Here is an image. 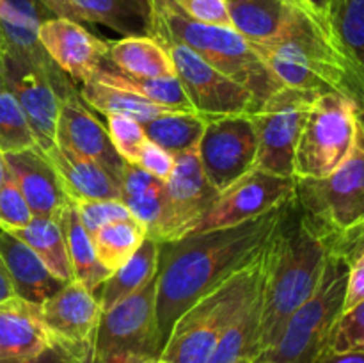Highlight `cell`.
<instances>
[{
	"label": "cell",
	"mask_w": 364,
	"mask_h": 363,
	"mask_svg": "<svg viewBox=\"0 0 364 363\" xmlns=\"http://www.w3.org/2000/svg\"><path fill=\"white\" fill-rule=\"evenodd\" d=\"M148 6L146 36L159 43L173 41L185 45L210 66L244 85L258 105L284 88L255 46L235 28L192 20L171 0H148Z\"/></svg>",
	"instance_id": "cell-4"
},
{
	"label": "cell",
	"mask_w": 364,
	"mask_h": 363,
	"mask_svg": "<svg viewBox=\"0 0 364 363\" xmlns=\"http://www.w3.org/2000/svg\"><path fill=\"white\" fill-rule=\"evenodd\" d=\"M32 217L34 216H32L20 187L7 171L6 180L0 187V230H20L31 223Z\"/></svg>",
	"instance_id": "cell-41"
},
{
	"label": "cell",
	"mask_w": 364,
	"mask_h": 363,
	"mask_svg": "<svg viewBox=\"0 0 364 363\" xmlns=\"http://www.w3.org/2000/svg\"><path fill=\"white\" fill-rule=\"evenodd\" d=\"M224 4L231 27L249 43L269 41L279 36L295 13L283 0H224Z\"/></svg>",
	"instance_id": "cell-27"
},
{
	"label": "cell",
	"mask_w": 364,
	"mask_h": 363,
	"mask_svg": "<svg viewBox=\"0 0 364 363\" xmlns=\"http://www.w3.org/2000/svg\"><path fill=\"white\" fill-rule=\"evenodd\" d=\"M34 146L38 144L23 109L0 71V152L18 153Z\"/></svg>",
	"instance_id": "cell-36"
},
{
	"label": "cell",
	"mask_w": 364,
	"mask_h": 363,
	"mask_svg": "<svg viewBox=\"0 0 364 363\" xmlns=\"http://www.w3.org/2000/svg\"><path fill=\"white\" fill-rule=\"evenodd\" d=\"M167 184L171 205V221L167 241H178L194 233L199 221L212 209L219 191L213 187L203 171L198 148L174 155V169Z\"/></svg>",
	"instance_id": "cell-17"
},
{
	"label": "cell",
	"mask_w": 364,
	"mask_h": 363,
	"mask_svg": "<svg viewBox=\"0 0 364 363\" xmlns=\"http://www.w3.org/2000/svg\"><path fill=\"white\" fill-rule=\"evenodd\" d=\"M233 363H252V359L244 358V359H237V362H233Z\"/></svg>",
	"instance_id": "cell-52"
},
{
	"label": "cell",
	"mask_w": 364,
	"mask_h": 363,
	"mask_svg": "<svg viewBox=\"0 0 364 363\" xmlns=\"http://www.w3.org/2000/svg\"><path fill=\"white\" fill-rule=\"evenodd\" d=\"M135 166L142 167L144 171L151 173L153 177L167 182L174 169V155L167 152V149L160 148V146L155 144V142L146 139V142L141 148V153H139V159Z\"/></svg>",
	"instance_id": "cell-43"
},
{
	"label": "cell",
	"mask_w": 364,
	"mask_h": 363,
	"mask_svg": "<svg viewBox=\"0 0 364 363\" xmlns=\"http://www.w3.org/2000/svg\"><path fill=\"white\" fill-rule=\"evenodd\" d=\"M320 93L281 88L251 112L258 137L256 169L294 178V157L313 100Z\"/></svg>",
	"instance_id": "cell-11"
},
{
	"label": "cell",
	"mask_w": 364,
	"mask_h": 363,
	"mask_svg": "<svg viewBox=\"0 0 364 363\" xmlns=\"http://www.w3.org/2000/svg\"><path fill=\"white\" fill-rule=\"evenodd\" d=\"M9 233L25 242L60 281L64 283L75 281L59 221L48 219V217H32L27 226L13 230Z\"/></svg>",
	"instance_id": "cell-31"
},
{
	"label": "cell",
	"mask_w": 364,
	"mask_h": 363,
	"mask_svg": "<svg viewBox=\"0 0 364 363\" xmlns=\"http://www.w3.org/2000/svg\"><path fill=\"white\" fill-rule=\"evenodd\" d=\"M283 2L287 4V6L294 7V9L299 11V13H302V14H306V16H309L313 21H315V23H318V21L315 20V16H313V14H311V11H309V7L304 4V0H283ZM318 27H320V25H318ZM320 28H322V27H320ZM322 31H323V28H322ZM323 32H326V31H323ZM334 46H336V45H334Z\"/></svg>",
	"instance_id": "cell-48"
},
{
	"label": "cell",
	"mask_w": 364,
	"mask_h": 363,
	"mask_svg": "<svg viewBox=\"0 0 364 363\" xmlns=\"http://www.w3.org/2000/svg\"><path fill=\"white\" fill-rule=\"evenodd\" d=\"M141 363H167V362H164L162 358H151V359H146V362H141Z\"/></svg>",
	"instance_id": "cell-50"
},
{
	"label": "cell",
	"mask_w": 364,
	"mask_h": 363,
	"mask_svg": "<svg viewBox=\"0 0 364 363\" xmlns=\"http://www.w3.org/2000/svg\"><path fill=\"white\" fill-rule=\"evenodd\" d=\"M48 347L39 305L18 295L0 302V363L28 362Z\"/></svg>",
	"instance_id": "cell-22"
},
{
	"label": "cell",
	"mask_w": 364,
	"mask_h": 363,
	"mask_svg": "<svg viewBox=\"0 0 364 363\" xmlns=\"http://www.w3.org/2000/svg\"><path fill=\"white\" fill-rule=\"evenodd\" d=\"M14 288L13 283H11L9 273L6 269V263H4L2 256H0V302L7 301V299L14 298Z\"/></svg>",
	"instance_id": "cell-46"
},
{
	"label": "cell",
	"mask_w": 364,
	"mask_h": 363,
	"mask_svg": "<svg viewBox=\"0 0 364 363\" xmlns=\"http://www.w3.org/2000/svg\"><path fill=\"white\" fill-rule=\"evenodd\" d=\"M348 265L331 253L315 294L287 320L279 338L252 363H315L327 349L334 322L343 312Z\"/></svg>",
	"instance_id": "cell-6"
},
{
	"label": "cell",
	"mask_w": 364,
	"mask_h": 363,
	"mask_svg": "<svg viewBox=\"0 0 364 363\" xmlns=\"http://www.w3.org/2000/svg\"><path fill=\"white\" fill-rule=\"evenodd\" d=\"M294 203L316 228L334 238L364 217V132L359 123L347 159L323 178L295 180Z\"/></svg>",
	"instance_id": "cell-7"
},
{
	"label": "cell",
	"mask_w": 364,
	"mask_h": 363,
	"mask_svg": "<svg viewBox=\"0 0 364 363\" xmlns=\"http://www.w3.org/2000/svg\"><path fill=\"white\" fill-rule=\"evenodd\" d=\"M75 203V201H73ZM78 217L87 230V233L95 235L100 228L107 226L116 221L130 219L132 214L121 199H91V201H77Z\"/></svg>",
	"instance_id": "cell-40"
},
{
	"label": "cell",
	"mask_w": 364,
	"mask_h": 363,
	"mask_svg": "<svg viewBox=\"0 0 364 363\" xmlns=\"http://www.w3.org/2000/svg\"><path fill=\"white\" fill-rule=\"evenodd\" d=\"M329 27L336 48L364 78V0H334Z\"/></svg>",
	"instance_id": "cell-34"
},
{
	"label": "cell",
	"mask_w": 364,
	"mask_h": 363,
	"mask_svg": "<svg viewBox=\"0 0 364 363\" xmlns=\"http://www.w3.org/2000/svg\"><path fill=\"white\" fill-rule=\"evenodd\" d=\"M359 107L340 93H320L306 116L294 157V178H323L350 153Z\"/></svg>",
	"instance_id": "cell-8"
},
{
	"label": "cell",
	"mask_w": 364,
	"mask_h": 363,
	"mask_svg": "<svg viewBox=\"0 0 364 363\" xmlns=\"http://www.w3.org/2000/svg\"><path fill=\"white\" fill-rule=\"evenodd\" d=\"M263 281L251 299L238 310L224 330L210 363H233L237 359H255L259 354V330L263 313Z\"/></svg>",
	"instance_id": "cell-28"
},
{
	"label": "cell",
	"mask_w": 364,
	"mask_h": 363,
	"mask_svg": "<svg viewBox=\"0 0 364 363\" xmlns=\"http://www.w3.org/2000/svg\"><path fill=\"white\" fill-rule=\"evenodd\" d=\"M146 237L148 235H146L144 226L130 217V219L116 221V223L100 228L92 235V244H95L100 263L107 270L114 273L137 251Z\"/></svg>",
	"instance_id": "cell-35"
},
{
	"label": "cell",
	"mask_w": 364,
	"mask_h": 363,
	"mask_svg": "<svg viewBox=\"0 0 364 363\" xmlns=\"http://www.w3.org/2000/svg\"><path fill=\"white\" fill-rule=\"evenodd\" d=\"M0 71L23 109L38 148L55 142L60 96L73 91L63 70H45L34 64L0 57Z\"/></svg>",
	"instance_id": "cell-14"
},
{
	"label": "cell",
	"mask_w": 364,
	"mask_h": 363,
	"mask_svg": "<svg viewBox=\"0 0 364 363\" xmlns=\"http://www.w3.org/2000/svg\"><path fill=\"white\" fill-rule=\"evenodd\" d=\"M327 351L364 352V301L341 312L331 331Z\"/></svg>",
	"instance_id": "cell-38"
},
{
	"label": "cell",
	"mask_w": 364,
	"mask_h": 363,
	"mask_svg": "<svg viewBox=\"0 0 364 363\" xmlns=\"http://www.w3.org/2000/svg\"><path fill=\"white\" fill-rule=\"evenodd\" d=\"M4 159L32 216L59 221L71 199L43 149L34 146L18 153H4Z\"/></svg>",
	"instance_id": "cell-19"
},
{
	"label": "cell",
	"mask_w": 364,
	"mask_h": 363,
	"mask_svg": "<svg viewBox=\"0 0 364 363\" xmlns=\"http://www.w3.org/2000/svg\"><path fill=\"white\" fill-rule=\"evenodd\" d=\"M78 93H80L82 102H85L98 112L105 114V116H110V114L127 116L139 121L141 125L169 110L155 105L153 102L142 98L141 95L130 91V89L107 84V82L98 80V78H91V80L84 82Z\"/></svg>",
	"instance_id": "cell-30"
},
{
	"label": "cell",
	"mask_w": 364,
	"mask_h": 363,
	"mask_svg": "<svg viewBox=\"0 0 364 363\" xmlns=\"http://www.w3.org/2000/svg\"><path fill=\"white\" fill-rule=\"evenodd\" d=\"M102 313L96 292L85 288L80 281H70L39 305L48 345L66 363H95Z\"/></svg>",
	"instance_id": "cell-10"
},
{
	"label": "cell",
	"mask_w": 364,
	"mask_h": 363,
	"mask_svg": "<svg viewBox=\"0 0 364 363\" xmlns=\"http://www.w3.org/2000/svg\"><path fill=\"white\" fill-rule=\"evenodd\" d=\"M174 64L176 78L180 80L185 95L192 107L201 116H228V114H251L258 109L255 96L219 71L210 66L205 59L173 41H162Z\"/></svg>",
	"instance_id": "cell-13"
},
{
	"label": "cell",
	"mask_w": 364,
	"mask_h": 363,
	"mask_svg": "<svg viewBox=\"0 0 364 363\" xmlns=\"http://www.w3.org/2000/svg\"><path fill=\"white\" fill-rule=\"evenodd\" d=\"M295 196V178L251 169L219 192L212 209L205 214L194 233L219 230L263 216Z\"/></svg>",
	"instance_id": "cell-15"
},
{
	"label": "cell",
	"mask_w": 364,
	"mask_h": 363,
	"mask_svg": "<svg viewBox=\"0 0 364 363\" xmlns=\"http://www.w3.org/2000/svg\"><path fill=\"white\" fill-rule=\"evenodd\" d=\"M315 363H364V352L323 351Z\"/></svg>",
	"instance_id": "cell-45"
},
{
	"label": "cell",
	"mask_w": 364,
	"mask_h": 363,
	"mask_svg": "<svg viewBox=\"0 0 364 363\" xmlns=\"http://www.w3.org/2000/svg\"><path fill=\"white\" fill-rule=\"evenodd\" d=\"M160 248H162V242L146 237L137 251L119 269H116L107 278L105 283L100 287L102 288L100 302H102L103 312L144 288L156 276L160 263Z\"/></svg>",
	"instance_id": "cell-26"
},
{
	"label": "cell",
	"mask_w": 364,
	"mask_h": 363,
	"mask_svg": "<svg viewBox=\"0 0 364 363\" xmlns=\"http://www.w3.org/2000/svg\"><path fill=\"white\" fill-rule=\"evenodd\" d=\"M267 249L231 274L178 317L160 358L167 363H210L228 324L255 295L265 278Z\"/></svg>",
	"instance_id": "cell-5"
},
{
	"label": "cell",
	"mask_w": 364,
	"mask_h": 363,
	"mask_svg": "<svg viewBox=\"0 0 364 363\" xmlns=\"http://www.w3.org/2000/svg\"><path fill=\"white\" fill-rule=\"evenodd\" d=\"M39 41L50 59L77 82L91 80L109 59V43L66 18H46L39 25Z\"/></svg>",
	"instance_id": "cell-16"
},
{
	"label": "cell",
	"mask_w": 364,
	"mask_h": 363,
	"mask_svg": "<svg viewBox=\"0 0 364 363\" xmlns=\"http://www.w3.org/2000/svg\"><path fill=\"white\" fill-rule=\"evenodd\" d=\"M7 177V166H6V159H4V153L0 152V187H2L4 180Z\"/></svg>",
	"instance_id": "cell-49"
},
{
	"label": "cell",
	"mask_w": 364,
	"mask_h": 363,
	"mask_svg": "<svg viewBox=\"0 0 364 363\" xmlns=\"http://www.w3.org/2000/svg\"><path fill=\"white\" fill-rule=\"evenodd\" d=\"M333 2L334 0H304V4L309 7V11H311V14L315 16V20L318 21V25L326 31V34L329 36V38H331L329 18H331V9H333ZM331 41H333V38H331Z\"/></svg>",
	"instance_id": "cell-44"
},
{
	"label": "cell",
	"mask_w": 364,
	"mask_h": 363,
	"mask_svg": "<svg viewBox=\"0 0 364 363\" xmlns=\"http://www.w3.org/2000/svg\"><path fill=\"white\" fill-rule=\"evenodd\" d=\"M55 142L95 160L121 182L124 160L114 148L105 125L100 123L95 114L87 110L77 89L60 96Z\"/></svg>",
	"instance_id": "cell-18"
},
{
	"label": "cell",
	"mask_w": 364,
	"mask_h": 363,
	"mask_svg": "<svg viewBox=\"0 0 364 363\" xmlns=\"http://www.w3.org/2000/svg\"><path fill=\"white\" fill-rule=\"evenodd\" d=\"M251 45L287 88L340 93L364 107V78L306 14L295 11L279 36Z\"/></svg>",
	"instance_id": "cell-3"
},
{
	"label": "cell",
	"mask_w": 364,
	"mask_h": 363,
	"mask_svg": "<svg viewBox=\"0 0 364 363\" xmlns=\"http://www.w3.org/2000/svg\"><path fill=\"white\" fill-rule=\"evenodd\" d=\"M23 363H66V362H64V359L60 358L52 347H48L46 351H43L41 354H38L36 358L28 359V362H23Z\"/></svg>",
	"instance_id": "cell-47"
},
{
	"label": "cell",
	"mask_w": 364,
	"mask_h": 363,
	"mask_svg": "<svg viewBox=\"0 0 364 363\" xmlns=\"http://www.w3.org/2000/svg\"><path fill=\"white\" fill-rule=\"evenodd\" d=\"M288 203L235 226L162 242L156 273V319L164 344L181 313L262 253Z\"/></svg>",
	"instance_id": "cell-1"
},
{
	"label": "cell",
	"mask_w": 364,
	"mask_h": 363,
	"mask_svg": "<svg viewBox=\"0 0 364 363\" xmlns=\"http://www.w3.org/2000/svg\"><path fill=\"white\" fill-rule=\"evenodd\" d=\"M114 70L139 78L176 77L174 64L167 50L146 34L124 36L109 43V59Z\"/></svg>",
	"instance_id": "cell-25"
},
{
	"label": "cell",
	"mask_w": 364,
	"mask_h": 363,
	"mask_svg": "<svg viewBox=\"0 0 364 363\" xmlns=\"http://www.w3.org/2000/svg\"><path fill=\"white\" fill-rule=\"evenodd\" d=\"M0 256L9 273L14 294L25 301L41 305L66 285L25 242L9 231L0 230Z\"/></svg>",
	"instance_id": "cell-24"
},
{
	"label": "cell",
	"mask_w": 364,
	"mask_h": 363,
	"mask_svg": "<svg viewBox=\"0 0 364 363\" xmlns=\"http://www.w3.org/2000/svg\"><path fill=\"white\" fill-rule=\"evenodd\" d=\"M171 2L192 20L208 25H219V27H231L230 14H228L224 0H171Z\"/></svg>",
	"instance_id": "cell-42"
},
{
	"label": "cell",
	"mask_w": 364,
	"mask_h": 363,
	"mask_svg": "<svg viewBox=\"0 0 364 363\" xmlns=\"http://www.w3.org/2000/svg\"><path fill=\"white\" fill-rule=\"evenodd\" d=\"M2 2H4V0H0V7H2Z\"/></svg>",
	"instance_id": "cell-54"
},
{
	"label": "cell",
	"mask_w": 364,
	"mask_h": 363,
	"mask_svg": "<svg viewBox=\"0 0 364 363\" xmlns=\"http://www.w3.org/2000/svg\"><path fill=\"white\" fill-rule=\"evenodd\" d=\"M164 338L156 319V276L102 313L95 363H141L162 354Z\"/></svg>",
	"instance_id": "cell-9"
},
{
	"label": "cell",
	"mask_w": 364,
	"mask_h": 363,
	"mask_svg": "<svg viewBox=\"0 0 364 363\" xmlns=\"http://www.w3.org/2000/svg\"><path fill=\"white\" fill-rule=\"evenodd\" d=\"M331 241L294 199L288 203L267 249L259 352L274 345L287 320L315 294L331 255Z\"/></svg>",
	"instance_id": "cell-2"
},
{
	"label": "cell",
	"mask_w": 364,
	"mask_h": 363,
	"mask_svg": "<svg viewBox=\"0 0 364 363\" xmlns=\"http://www.w3.org/2000/svg\"><path fill=\"white\" fill-rule=\"evenodd\" d=\"M121 201L132 217L144 226L146 235L159 242L167 241L171 205L167 184L135 164L124 162L119 182Z\"/></svg>",
	"instance_id": "cell-20"
},
{
	"label": "cell",
	"mask_w": 364,
	"mask_h": 363,
	"mask_svg": "<svg viewBox=\"0 0 364 363\" xmlns=\"http://www.w3.org/2000/svg\"><path fill=\"white\" fill-rule=\"evenodd\" d=\"M43 153L59 174L64 191L71 201L121 199L119 182L95 160L78 155L73 149L57 142L43 149Z\"/></svg>",
	"instance_id": "cell-23"
},
{
	"label": "cell",
	"mask_w": 364,
	"mask_h": 363,
	"mask_svg": "<svg viewBox=\"0 0 364 363\" xmlns=\"http://www.w3.org/2000/svg\"><path fill=\"white\" fill-rule=\"evenodd\" d=\"M59 223L63 228L64 241H66L68 255H70L71 269H73V280L80 281L91 292H96L112 273L100 263L92 237L82 224L73 201L68 203Z\"/></svg>",
	"instance_id": "cell-29"
},
{
	"label": "cell",
	"mask_w": 364,
	"mask_h": 363,
	"mask_svg": "<svg viewBox=\"0 0 364 363\" xmlns=\"http://www.w3.org/2000/svg\"><path fill=\"white\" fill-rule=\"evenodd\" d=\"M352 226H364V217H363L361 221H358V223H355V224H352Z\"/></svg>",
	"instance_id": "cell-53"
},
{
	"label": "cell",
	"mask_w": 364,
	"mask_h": 363,
	"mask_svg": "<svg viewBox=\"0 0 364 363\" xmlns=\"http://www.w3.org/2000/svg\"><path fill=\"white\" fill-rule=\"evenodd\" d=\"M107 132L121 159L128 164H137L142 144L148 139L142 125L132 117L110 114L107 116Z\"/></svg>",
	"instance_id": "cell-39"
},
{
	"label": "cell",
	"mask_w": 364,
	"mask_h": 363,
	"mask_svg": "<svg viewBox=\"0 0 364 363\" xmlns=\"http://www.w3.org/2000/svg\"><path fill=\"white\" fill-rule=\"evenodd\" d=\"M39 4L57 18L102 23L124 36L146 34L148 0H39Z\"/></svg>",
	"instance_id": "cell-21"
},
{
	"label": "cell",
	"mask_w": 364,
	"mask_h": 363,
	"mask_svg": "<svg viewBox=\"0 0 364 363\" xmlns=\"http://www.w3.org/2000/svg\"><path fill=\"white\" fill-rule=\"evenodd\" d=\"M205 117L206 128L198 144V157L208 182L220 192L255 169L258 137L251 114Z\"/></svg>",
	"instance_id": "cell-12"
},
{
	"label": "cell",
	"mask_w": 364,
	"mask_h": 363,
	"mask_svg": "<svg viewBox=\"0 0 364 363\" xmlns=\"http://www.w3.org/2000/svg\"><path fill=\"white\" fill-rule=\"evenodd\" d=\"M331 253L341 256L348 265L347 294L343 310L364 301V226H350L331 241Z\"/></svg>",
	"instance_id": "cell-37"
},
{
	"label": "cell",
	"mask_w": 364,
	"mask_h": 363,
	"mask_svg": "<svg viewBox=\"0 0 364 363\" xmlns=\"http://www.w3.org/2000/svg\"><path fill=\"white\" fill-rule=\"evenodd\" d=\"M92 78L107 82V84L127 88L130 91L137 93L142 98L149 100L155 105L164 107L169 110H181V112H196L191 100L185 95L180 80L176 77H156V78H139L124 75L121 71L114 70L109 64L102 68Z\"/></svg>",
	"instance_id": "cell-33"
},
{
	"label": "cell",
	"mask_w": 364,
	"mask_h": 363,
	"mask_svg": "<svg viewBox=\"0 0 364 363\" xmlns=\"http://www.w3.org/2000/svg\"><path fill=\"white\" fill-rule=\"evenodd\" d=\"M359 123H361V128H363V132H364V107L361 110H359Z\"/></svg>",
	"instance_id": "cell-51"
},
{
	"label": "cell",
	"mask_w": 364,
	"mask_h": 363,
	"mask_svg": "<svg viewBox=\"0 0 364 363\" xmlns=\"http://www.w3.org/2000/svg\"><path fill=\"white\" fill-rule=\"evenodd\" d=\"M148 141L173 155L192 152L198 148L206 128V117L198 112L167 110L142 125Z\"/></svg>",
	"instance_id": "cell-32"
}]
</instances>
